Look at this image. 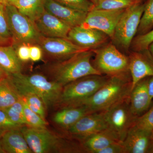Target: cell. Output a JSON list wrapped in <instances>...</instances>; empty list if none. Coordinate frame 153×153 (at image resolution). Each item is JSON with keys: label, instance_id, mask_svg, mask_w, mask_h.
<instances>
[{"label": "cell", "instance_id": "cell-28", "mask_svg": "<svg viewBox=\"0 0 153 153\" xmlns=\"http://www.w3.org/2000/svg\"><path fill=\"white\" fill-rule=\"evenodd\" d=\"M26 102L30 109L45 120L47 110L43 101L36 94L26 93L20 96Z\"/></svg>", "mask_w": 153, "mask_h": 153}, {"label": "cell", "instance_id": "cell-14", "mask_svg": "<svg viewBox=\"0 0 153 153\" xmlns=\"http://www.w3.org/2000/svg\"><path fill=\"white\" fill-rule=\"evenodd\" d=\"M128 71L131 78V90L140 80L153 76V58L149 50L132 53L129 58Z\"/></svg>", "mask_w": 153, "mask_h": 153}, {"label": "cell", "instance_id": "cell-32", "mask_svg": "<svg viewBox=\"0 0 153 153\" xmlns=\"http://www.w3.org/2000/svg\"><path fill=\"white\" fill-rule=\"evenodd\" d=\"M135 125L144 130L152 132L153 129V105L149 110L137 118Z\"/></svg>", "mask_w": 153, "mask_h": 153}, {"label": "cell", "instance_id": "cell-41", "mask_svg": "<svg viewBox=\"0 0 153 153\" xmlns=\"http://www.w3.org/2000/svg\"><path fill=\"white\" fill-rule=\"evenodd\" d=\"M148 50L153 58V42H152L148 48Z\"/></svg>", "mask_w": 153, "mask_h": 153}, {"label": "cell", "instance_id": "cell-12", "mask_svg": "<svg viewBox=\"0 0 153 153\" xmlns=\"http://www.w3.org/2000/svg\"><path fill=\"white\" fill-rule=\"evenodd\" d=\"M107 128L104 112L102 111L85 115L66 131L80 142L85 138Z\"/></svg>", "mask_w": 153, "mask_h": 153}, {"label": "cell", "instance_id": "cell-31", "mask_svg": "<svg viewBox=\"0 0 153 153\" xmlns=\"http://www.w3.org/2000/svg\"><path fill=\"white\" fill-rule=\"evenodd\" d=\"M63 5L76 10L88 13L94 8L91 0H55Z\"/></svg>", "mask_w": 153, "mask_h": 153}, {"label": "cell", "instance_id": "cell-16", "mask_svg": "<svg viewBox=\"0 0 153 153\" xmlns=\"http://www.w3.org/2000/svg\"><path fill=\"white\" fill-rule=\"evenodd\" d=\"M44 9L71 28L81 25L87 13L63 5L55 0H44Z\"/></svg>", "mask_w": 153, "mask_h": 153}, {"label": "cell", "instance_id": "cell-20", "mask_svg": "<svg viewBox=\"0 0 153 153\" xmlns=\"http://www.w3.org/2000/svg\"><path fill=\"white\" fill-rule=\"evenodd\" d=\"M80 142L85 152L96 153L112 144L121 142L107 128L85 138Z\"/></svg>", "mask_w": 153, "mask_h": 153}, {"label": "cell", "instance_id": "cell-44", "mask_svg": "<svg viewBox=\"0 0 153 153\" xmlns=\"http://www.w3.org/2000/svg\"><path fill=\"white\" fill-rule=\"evenodd\" d=\"M151 139H153V129L152 132H151Z\"/></svg>", "mask_w": 153, "mask_h": 153}, {"label": "cell", "instance_id": "cell-40", "mask_svg": "<svg viewBox=\"0 0 153 153\" xmlns=\"http://www.w3.org/2000/svg\"><path fill=\"white\" fill-rule=\"evenodd\" d=\"M147 153H153V139H151Z\"/></svg>", "mask_w": 153, "mask_h": 153}, {"label": "cell", "instance_id": "cell-38", "mask_svg": "<svg viewBox=\"0 0 153 153\" xmlns=\"http://www.w3.org/2000/svg\"><path fill=\"white\" fill-rule=\"evenodd\" d=\"M147 87L148 94L152 101L153 99V76L149 77Z\"/></svg>", "mask_w": 153, "mask_h": 153}, {"label": "cell", "instance_id": "cell-3", "mask_svg": "<svg viewBox=\"0 0 153 153\" xmlns=\"http://www.w3.org/2000/svg\"><path fill=\"white\" fill-rule=\"evenodd\" d=\"M128 72L109 76L104 85L79 105H84L90 113L102 112L129 97L132 80Z\"/></svg>", "mask_w": 153, "mask_h": 153}, {"label": "cell", "instance_id": "cell-24", "mask_svg": "<svg viewBox=\"0 0 153 153\" xmlns=\"http://www.w3.org/2000/svg\"><path fill=\"white\" fill-rule=\"evenodd\" d=\"M20 97L8 77L0 80V109L4 110L8 108Z\"/></svg>", "mask_w": 153, "mask_h": 153}, {"label": "cell", "instance_id": "cell-10", "mask_svg": "<svg viewBox=\"0 0 153 153\" xmlns=\"http://www.w3.org/2000/svg\"><path fill=\"white\" fill-rule=\"evenodd\" d=\"M49 61L64 60L79 52L90 49H85L74 44L68 39L49 38L42 36L38 43Z\"/></svg>", "mask_w": 153, "mask_h": 153}, {"label": "cell", "instance_id": "cell-37", "mask_svg": "<svg viewBox=\"0 0 153 153\" xmlns=\"http://www.w3.org/2000/svg\"><path fill=\"white\" fill-rule=\"evenodd\" d=\"M43 52L38 44L30 45V60L33 62H38L42 59Z\"/></svg>", "mask_w": 153, "mask_h": 153}, {"label": "cell", "instance_id": "cell-25", "mask_svg": "<svg viewBox=\"0 0 153 153\" xmlns=\"http://www.w3.org/2000/svg\"><path fill=\"white\" fill-rule=\"evenodd\" d=\"M94 10H125L143 3V0H91Z\"/></svg>", "mask_w": 153, "mask_h": 153}, {"label": "cell", "instance_id": "cell-39", "mask_svg": "<svg viewBox=\"0 0 153 153\" xmlns=\"http://www.w3.org/2000/svg\"><path fill=\"white\" fill-rule=\"evenodd\" d=\"M9 75L10 74L0 65V79H2L7 78Z\"/></svg>", "mask_w": 153, "mask_h": 153}, {"label": "cell", "instance_id": "cell-35", "mask_svg": "<svg viewBox=\"0 0 153 153\" xmlns=\"http://www.w3.org/2000/svg\"><path fill=\"white\" fill-rule=\"evenodd\" d=\"M30 45L26 44L12 45L16 50L18 58L22 63L27 62L30 60Z\"/></svg>", "mask_w": 153, "mask_h": 153}, {"label": "cell", "instance_id": "cell-5", "mask_svg": "<svg viewBox=\"0 0 153 153\" xmlns=\"http://www.w3.org/2000/svg\"><path fill=\"white\" fill-rule=\"evenodd\" d=\"M109 76L90 75L81 77L63 86L56 107L79 106L104 85Z\"/></svg>", "mask_w": 153, "mask_h": 153}, {"label": "cell", "instance_id": "cell-23", "mask_svg": "<svg viewBox=\"0 0 153 153\" xmlns=\"http://www.w3.org/2000/svg\"><path fill=\"white\" fill-rule=\"evenodd\" d=\"M14 6L34 23L45 10L44 0H18Z\"/></svg>", "mask_w": 153, "mask_h": 153}, {"label": "cell", "instance_id": "cell-13", "mask_svg": "<svg viewBox=\"0 0 153 153\" xmlns=\"http://www.w3.org/2000/svg\"><path fill=\"white\" fill-rule=\"evenodd\" d=\"M105 33L96 29L77 26L71 28L68 39L79 47L92 50L104 44L108 38Z\"/></svg>", "mask_w": 153, "mask_h": 153}, {"label": "cell", "instance_id": "cell-29", "mask_svg": "<svg viewBox=\"0 0 153 153\" xmlns=\"http://www.w3.org/2000/svg\"><path fill=\"white\" fill-rule=\"evenodd\" d=\"M21 98L23 101L24 114L27 126L35 128H47L48 123L45 120L30 109L24 100Z\"/></svg>", "mask_w": 153, "mask_h": 153}, {"label": "cell", "instance_id": "cell-30", "mask_svg": "<svg viewBox=\"0 0 153 153\" xmlns=\"http://www.w3.org/2000/svg\"><path fill=\"white\" fill-rule=\"evenodd\" d=\"M153 42V28L148 33L138 35L133 40L131 44L135 52L148 50L150 44Z\"/></svg>", "mask_w": 153, "mask_h": 153}, {"label": "cell", "instance_id": "cell-9", "mask_svg": "<svg viewBox=\"0 0 153 153\" xmlns=\"http://www.w3.org/2000/svg\"><path fill=\"white\" fill-rule=\"evenodd\" d=\"M144 7L142 3L126 9L117 24L113 39L126 50L131 45L137 32Z\"/></svg>", "mask_w": 153, "mask_h": 153}, {"label": "cell", "instance_id": "cell-11", "mask_svg": "<svg viewBox=\"0 0 153 153\" xmlns=\"http://www.w3.org/2000/svg\"><path fill=\"white\" fill-rule=\"evenodd\" d=\"M126 10L93 9L87 13L84 21L79 26L100 30L113 39L117 24Z\"/></svg>", "mask_w": 153, "mask_h": 153}, {"label": "cell", "instance_id": "cell-33", "mask_svg": "<svg viewBox=\"0 0 153 153\" xmlns=\"http://www.w3.org/2000/svg\"><path fill=\"white\" fill-rule=\"evenodd\" d=\"M6 6L0 4V36L12 40L6 13Z\"/></svg>", "mask_w": 153, "mask_h": 153}, {"label": "cell", "instance_id": "cell-15", "mask_svg": "<svg viewBox=\"0 0 153 153\" xmlns=\"http://www.w3.org/2000/svg\"><path fill=\"white\" fill-rule=\"evenodd\" d=\"M34 23L40 34L49 38L68 39V33L71 28L66 23L45 10Z\"/></svg>", "mask_w": 153, "mask_h": 153}, {"label": "cell", "instance_id": "cell-36", "mask_svg": "<svg viewBox=\"0 0 153 153\" xmlns=\"http://www.w3.org/2000/svg\"><path fill=\"white\" fill-rule=\"evenodd\" d=\"M96 153H125V150L122 142H117L101 149Z\"/></svg>", "mask_w": 153, "mask_h": 153}, {"label": "cell", "instance_id": "cell-19", "mask_svg": "<svg viewBox=\"0 0 153 153\" xmlns=\"http://www.w3.org/2000/svg\"><path fill=\"white\" fill-rule=\"evenodd\" d=\"M1 142L5 153H33L20 130V127L10 129L4 132L1 137Z\"/></svg>", "mask_w": 153, "mask_h": 153}, {"label": "cell", "instance_id": "cell-7", "mask_svg": "<svg viewBox=\"0 0 153 153\" xmlns=\"http://www.w3.org/2000/svg\"><path fill=\"white\" fill-rule=\"evenodd\" d=\"M92 50L95 54L93 65L102 74L110 76L129 71V58L113 44Z\"/></svg>", "mask_w": 153, "mask_h": 153}, {"label": "cell", "instance_id": "cell-8", "mask_svg": "<svg viewBox=\"0 0 153 153\" xmlns=\"http://www.w3.org/2000/svg\"><path fill=\"white\" fill-rule=\"evenodd\" d=\"M129 97L119 102L103 111L108 128L122 143L138 118L131 110Z\"/></svg>", "mask_w": 153, "mask_h": 153}, {"label": "cell", "instance_id": "cell-34", "mask_svg": "<svg viewBox=\"0 0 153 153\" xmlns=\"http://www.w3.org/2000/svg\"><path fill=\"white\" fill-rule=\"evenodd\" d=\"M21 126L14 123L10 120L6 113L0 109V134L2 135L4 132L10 129L21 127Z\"/></svg>", "mask_w": 153, "mask_h": 153}, {"label": "cell", "instance_id": "cell-4", "mask_svg": "<svg viewBox=\"0 0 153 153\" xmlns=\"http://www.w3.org/2000/svg\"><path fill=\"white\" fill-rule=\"evenodd\" d=\"M20 130L33 153L85 152L81 143L60 137L47 128L24 126L20 127Z\"/></svg>", "mask_w": 153, "mask_h": 153}, {"label": "cell", "instance_id": "cell-26", "mask_svg": "<svg viewBox=\"0 0 153 153\" xmlns=\"http://www.w3.org/2000/svg\"><path fill=\"white\" fill-rule=\"evenodd\" d=\"M153 28V0H147L145 3L144 10L137 32L139 35L148 33Z\"/></svg>", "mask_w": 153, "mask_h": 153}, {"label": "cell", "instance_id": "cell-18", "mask_svg": "<svg viewBox=\"0 0 153 153\" xmlns=\"http://www.w3.org/2000/svg\"><path fill=\"white\" fill-rule=\"evenodd\" d=\"M149 77H146L136 84L131 92L130 107L134 115L138 117L149 109L152 102L148 91Z\"/></svg>", "mask_w": 153, "mask_h": 153}, {"label": "cell", "instance_id": "cell-21", "mask_svg": "<svg viewBox=\"0 0 153 153\" xmlns=\"http://www.w3.org/2000/svg\"><path fill=\"white\" fill-rule=\"evenodd\" d=\"M90 114L84 105L69 106L60 108L53 115L52 121L66 130L74 125L79 119Z\"/></svg>", "mask_w": 153, "mask_h": 153}, {"label": "cell", "instance_id": "cell-6", "mask_svg": "<svg viewBox=\"0 0 153 153\" xmlns=\"http://www.w3.org/2000/svg\"><path fill=\"white\" fill-rule=\"evenodd\" d=\"M6 11L12 35V45L22 44H38L42 36L35 23L21 13L13 5L7 4Z\"/></svg>", "mask_w": 153, "mask_h": 153}, {"label": "cell", "instance_id": "cell-42", "mask_svg": "<svg viewBox=\"0 0 153 153\" xmlns=\"http://www.w3.org/2000/svg\"><path fill=\"white\" fill-rule=\"evenodd\" d=\"M2 135L0 134V153H5L4 151L3 150L1 144V138Z\"/></svg>", "mask_w": 153, "mask_h": 153}, {"label": "cell", "instance_id": "cell-1", "mask_svg": "<svg viewBox=\"0 0 153 153\" xmlns=\"http://www.w3.org/2000/svg\"><path fill=\"white\" fill-rule=\"evenodd\" d=\"M92 50L76 53L64 60L49 61L42 66L44 75L64 86L69 82L90 75H102L92 65Z\"/></svg>", "mask_w": 153, "mask_h": 153}, {"label": "cell", "instance_id": "cell-43", "mask_svg": "<svg viewBox=\"0 0 153 153\" xmlns=\"http://www.w3.org/2000/svg\"><path fill=\"white\" fill-rule=\"evenodd\" d=\"M0 4H4L7 5V4L5 0H0Z\"/></svg>", "mask_w": 153, "mask_h": 153}, {"label": "cell", "instance_id": "cell-2", "mask_svg": "<svg viewBox=\"0 0 153 153\" xmlns=\"http://www.w3.org/2000/svg\"><path fill=\"white\" fill-rule=\"evenodd\" d=\"M9 80L19 96L26 93L36 94L43 101L47 110L56 107L63 86L49 80L44 74H10Z\"/></svg>", "mask_w": 153, "mask_h": 153}, {"label": "cell", "instance_id": "cell-27", "mask_svg": "<svg viewBox=\"0 0 153 153\" xmlns=\"http://www.w3.org/2000/svg\"><path fill=\"white\" fill-rule=\"evenodd\" d=\"M4 111L14 123L21 126H27L24 114L23 101L21 97L16 102Z\"/></svg>", "mask_w": 153, "mask_h": 153}, {"label": "cell", "instance_id": "cell-17", "mask_svg": "<svg viewBox=\"0 0 153 153\" xmlns=\"http://www.w3.org/2000/svg\"><path fill=\"white\" fill-rule=\"evenodd\" d=\"M151 133L136 125L131 128L123 142L125 153L147 152L150 143Z\"/></svg>", "mask_w": 153, "mask_h": 153}, {"label": "cell", "instance_id": "cell-22", "mask_svg": "<svg viewBox=\"0 0 153 153\" xmlns=\"http://www.w3.org/2000/svg\"><path fill=\"white\" fill-rule=\"evenodd\" d=\"M0 65L9 74L22 72V62L12 45L0 46Z\"/></svg>", "mask_w": 153, "mask_h": 153}, {"label": "cell", "instance_id": "cell-45", "mask_svg": "<svg viewBox=\"0 0 153 153\" xmlns=\"http://www.w3.org/2000/svg\"><path fill=\"white\" fill-rule=\"evenodd\" d=\"M1 79H0V80H1Z\"/></svg>", "mask_w": 153, "mask_h": 153}]
</instances>
